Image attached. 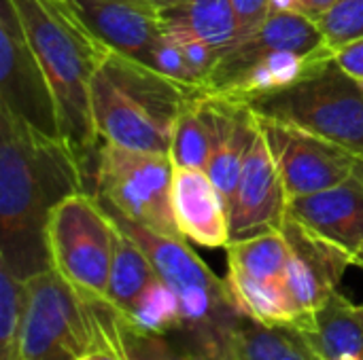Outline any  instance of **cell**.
<instances>
[{
  "label": "cell",
  "instance_id": "6da1fadb",
  "mask_svg": "<svg viewBox=\"0 0 363 360\" xmlns=\"http://www.w3.org/2000/svg\"><path fill=\"white\" fill-rule=\"evenodd\" d=\"M81 191L87 180L72 149L0 106V265L21 280L51 269L49 216Z\"/></svg>",
  "mask_w": 363,
  "mask_h": 360
},
{
  "label": "cell",
  "instance_id": "7a4b0ae2",
  "mask_svg": "<svg viewBox=\"0 0 363 360\" xmlns=\"http://www.w3.org/2000/svg\"><path fill=\"white\" fill-rule=\"evenodd\" d=\"M53 87L62 134L83 170L100 138L91 115V81L108 49L81 23L66 0H11Z\"/></svg>",
  "mask_w": 363,
  "mask_h": 360
},
{
  "label": "cell",
  "instance_id": "3957f363",
  "mask_svg": "<svg viewBox=\"0 0 363 360\" xmlns=\"http://www.w3.org/2000/svg\"><path fill=\"white\" fill-rule=\"evenodd\" d=\"M202 89L181 85L136 57L108 51L91 81V115L102 142L170 153L172 127L183 104Z\"/></svg>",
  "mask_w": 363,
  "mask_h": 360
},
{
  "label": "cell",
  "instance_id": "277c9868",
  "mask_svg": "<svg viewBox=\"0 0 363 360\" xmlns=\"http://www.w3.org/2000/svg\"><path fill=\"white\" fill-rule=\"evenodd\" d=\"M332 55L315 19L272 11L251 34L225 49L202 85V93L247 102L283 89Z\"/></svg>",
  "mask_w": 363,
  "mask_h": 360
},
{
  "label": "cell",
  "instance_id": "5b68a950",
  "mask_svg": "<svg viewBox=\"0 0 363 360\" xmlns=\"http://www.w3.org/2000/svg\"><path fill=\"white\" fill-rule=\"evenodd\" d=\"M104 210L119 229L140 244L157 278L177 293L183 318V327L177 333L181 346L196 356L211 360L213 348L225 327L240 316L232 306L225 280L215 276V272L187 246V240L155 233L108 206H104Z\"/></svg>",
  "mask_w": 363,
  "mask_h": 360
},
{
  "label": "cell",
  "instance_id": "8992f818",
  "mask_svg": "<svg viewBox=\"0 0 363 360\" xmlns=\"http://www.w3.org/2000/svg\"><path fill=\"white\" fill-rule=\"evenodd\" d=\"M115 339V310L89 301L55 269L26 280L17 360H81Z\"/></svg>",
  "mask_w": 363,
  "mask_h": 360
},
{
  "label": "cell",
  "instance_id": "52a82bcc",
  "mask_svg": "<svg viewBox=\"0 0 363 360\" xmlns=\"http://www.w3.org/2000/svg\"><path fill=\"white\" fill-rule=\"evenodd\" d=\"M247 104L259 119L300 127L363 157V83L345 72L334 55L296 83Z\"/></svg>",
  "mask_w": 363,
  "mask_h": 360
},
{
  "label": "cell",
  "instance_id": "ba28073f",
  "mask_svg": "<svg viewBox=\"0 0 363 360\" xmlns=\"http://www.w3.org/2000/svg\"><path fill=\"white\" fill-rule=\"evenodd\" d=\"M170 155L98 144L87 170V191L125 219L168 238H183L172 212ZM185 240V238H183Z\"/></svg>",
  "mask_w": 363,
  "mask_h": 360
},
{
  "label": "cell",
  "instance_id": "9c48e42d",
  "mask_svg": "<svg viewBox=\"0 0 363 360\" xmlns=\"http://www.w3.org/2000/svg\"><path fill=\"white\" fill-rule=\"evenodd\" d=\"M117 225L100 199L81 191L60 202L47 223L51 269L89 301H104Z\"/></svg>",
  "mask_w": 363,
  "mask_h": 360
},
{
  "label": "cell",
  "instance_id": "30bf717a",
  "mask_svg": "<svg viewBox=\"0 0 363 360\" xmlns=\"http://www.w3.org/2000/svg\"><path fill=\"white\" fill-rule=\"evenodd\" d=\"M0 106L34 129L64 140L53 87L11 0L0 4Z\"/></svg>",
  "mask_w": 363,
  "mask_h": 360
},
{
  "label": "cell",
  "instance_id": "8fae6325",
  "mask_svg": "<svg viewBox=\"0 0 363 360\" xmlns=\"http://www.w3.org/2000/svg\"><path fill=\"white\" fill-rule=\"evenodd\" d=\"M259 127L279 166L289 199L330 189L357 174L363 157L332 140L268 119H259Z\"/></svg>",
  "mask_w": 363,
  "mask_h": 360
},
{
  "label": "cell",
  "instance_id": "7c38bea8",
  "mask_svg": "<svg viewBox=\"0 0 363 360\" xmlns=\"http://www.w3.org/2000/svg\"><path fill=\"white\" fill-rule=\"evenodd\" d=\"M287 202L285 182L259 127L230 202V242L281 231Z\"/></svg>",
  "mask_w": 363,
  "mask_h": 360
},
{
  "label": "cell",
  "instance_id": "4fadbf2b",
  "mask_svg": "<svg viewBox=\"0 0 363 360\" xmlns=\"http://www.w3.org/2000/svg\"><path fill=\"white\" fill-rule=\"evenodd\" d=\"M281 231L289 246L285 286L300 318L304 320L317 312L336 291H340L342 276L353 265V257L313 236L291 216H285Z\"/></svg>",
  "mask_w": 363,
  "mask_h": 360
},
{
  "label": "cell",
  "instance_id": "5bb4252c",
  "mask_svg": "<svg viewBox=\"0 0 363 360\" xmlns=\"http://www.w3.org/2000/svg\"><path fill=\"white\" fill-rule=\"evenodd\" d=\"M287 216L313 236L355 257L363 246L362 174L357 172L340 185L289 199Z\"/></svg>",
  "mask_w": 363,
  "mask_h": 360
},
{
  "label": "cell",
  "instance_id": "9a60e30c",
  "mask_svg": "<svg viewBox=\"0 0 363 360\" xmlns=\"http://www.w3.org/2000/svg\"><path fill=\"white\" fill-rule=\"evenodd\" d=\"M202 108L211 136V157L206 172L230 208L245 159L259 132V119L247 102L232 98L202 93Z\"/></svg>",
  "mask_w": 363,
  "mask_h": 360
},
{
  "label": "cell",
  "instance_id": "2e32d148",
  "mask_svg": "<svg viewBox=\"0 0 363 360\" xmlns=\"http://www.w3.org/2000/svg\"><path fill=\"white\" fill-rule=\"evenodd\" d=\"M81 23L108 49L140 59L164 30L149 0H66Z\"/></svg>",
  "mask_w": 363,
  "mask_h": 360
},
{
  "label": "cell",
  "instance_id": "e0dca14e",
  "mask_svg": "<svg viewBox=\"0 0 363 360\" xmlns=\"http://www.w3.org/2000/svg\"><path fill=\"white\" fill-rule=\"evenodd\" d=\"M172 212L185 240L204 248L230 244V208L206 170L174 166Z\"/></svg>",
  "mask_w": 363,
  "mask_h": 360
},
{
  "label": "cell",
  "instance_id": "ac0fdd59",
  "mask_svg": "<svg viewBox=\"0 0 363 360\" xmlns=\"http://www.w3.org/2000/svg\"><path fill=\"white\" fill-rule=\"evenodd\" d=\"M319 360H363V320L342 291L294 327Z\"/></svg>",
  "mask_w": 363,
  "mask_h": 360
},
{
  "label": "cell",
  "instance_id": "d6986e66",
  "mask_svg": "<svg viewBox=\"0 0 363 360\" xmlns=\"http://www.w3.org/2000/svg\"><path fill=\"white\" fill-rule=\"evenodd\" d=\"M211 360H319L294 327H268L236 316L213 348Z\"/></svg>",
  "mask_w": 363,
  "mask_h": 360
},
{
  "label": "cell",
  "instance_id": "ffe728a7",
  "mask_svg": "<svg viewBox=\"0 0 363 360\" xmlns=\"http://www.w3.org/2000/svg\"><path fill=\"white\" fill-rule=\"evenodd\" d=\"M164 28L194 36L217 51L230 49L240 38V28L230 0H185L162 11Z\"/></svg>",
  "mask_w": 363,
  "mask_h": 360
},
{
  "label": "cell",
  "instance_id": "44dd1931",
  "mask_svg": "<svg viewBox=\"0 0 363 360\" xmlns=\"http://www.w3.org/2000/svg\"><path fill=\"white\" fill-rule=\"evenodd\" d=\"M155 278L157 274L147 252L140 248L136 240H132L123 229L117 227V240L104 301L117 314H123Z\"/></svg>",
  "mask_w": 363,
  "mask_h": 360
},
{
  "label": "cell",
  "instance_id": "7402d4cb",
  "mask_svg": "<svg viewBox=\"0 0 363 360\" xmlns=\"http://www.w3.org/2000/svg\"><path fill=\"white\" fill-rule=\"evenodd\" d=\"M225 250L228 274L257 282H285L289 246L283 231H268L249 240L230 242Z\"/></svg>",
  "mask_w": 363,
  "mask_h": 360
},
{
  "label": "cell",
  "instance_id": "603a6c76",
  "mask_svg": "<svg viewBox=\"0 0 363 360\" xmlns=\"http://www.w3.org/2000/svg\"><path fill=\"white\" fill-rule=\"evenodd\" d=\"M117 316L128 327L140 333H151V335L168 337L170 333H179L183 327L179 297L162 278H155L136 297V301L123 314H117Z\"/></svg>",
  "mask_w": 363,
  "mask_h": 360
},
{
  "label": "cell",
  "instance_id": "cb8c5ba5",
  "mask_svg": "<svg viewBox=\"0 0 363 360\" xmlns=\"http://www.w3.org/2000/svg\"><path fill=\"white\" fill-rule=\"evenodd\" d=\"M168 155L174 166L206 170L211 157V136L202 108V91L194 93L183 104L172 127Z\"/></svg>",
  "mask_w": 363,
  "mask_h": 360
},
{
  "label": "cell",
  "instance_id": "d4e9b609",
  "mask_svg": "<svg viewBox=\"0 0 363 360\" xmlns=\"http://www.w3.org/2000/svg\"><path fill=\"white\" fill-rule=\"evenodd\" d=\"M26 310V280L0 265V360H17Z\"/></svg>",
  "mask_w": 363,
  "mask_h": 360
},
{
  "label": "cell",
  "instance_id": "484cf974",
  "mask_svg": "<svg viewBox=\"0 0 363 360\" xmlns=\"http://www.w3.org/2000/svg\"><path fill=\"white\" fill-rule=\"evenodd\" d=\"M115 344L125 360H206L172 344L166 335L140 333L128 327L115 312Z\"/></svg>",
  "mask_w": 363,
  "mask_h": 360
},
{
  "label": "cell",
  "instance_id": "4316f807",
  "mask_svg": "<svg viewBox=\"0 0 363 360\" xmlns=\"http://www.w3.org/2000/svg\"><path fill=\"white\" fill-rule=\"evenodd\" d=\"M138 62L147 64L155 72H160L181 85H187L191 89H202V83H200L198 74L194 72L191 64L187 62L179 40L166 30H162L157 40L149 47V51Z\"/></svg>",
  "mask_w": 363,
  "mask_h": 360
},
{
  "label": "cell",
  "instance_id": "83f0119b",
  "mask_svg": "<svg viewBox=\"0 0 363 360\" xmlns=\"http://www.w3.org/2000/svg\"><path fill=\"white\" fill-rule=\"evenodd\" d=\"M315 21L334 53L336 49L363 38V0H336Z\"/></svg>",
  "mask_w": 363,
  "mask_h": 360
},
{
  "label": "cell",
  "instance_id": "f1b7e54d",
  "mask_svg": "<svg viewBox=\"0 0 363 360\" xmlns=\"http://www.w3.org/2000/svg\"><path fill=\"white\" fill-rule=\"evenodd\" d=\"M238 19L240 38L255 32L274 11V0H230Z\"/></svg>",
  "mask_w": 363,
  "mask_h": 360
},
{
  "label": "cell",
  "instance_id": "f546056e",
  "mask_svg": "<svg viewBox=\"0 0 363 360\" xmlns=\"http://www.w3.org/2000/svg\"><path fill=\"white\" fill-rule=\"evenodd\" d=\"M332 55L345 72H349L353 79L363 83V38H357L340 49H336Z\"/></svg>",
  "mask_w": 363,
  "mask_h": 360
},
{
  "label": "cell",
  "instance_id": "4dcf8cb0",
  "mask_svg": "<svg viewBox=\"0 0 363 360\" xmlns=\"http://www.w3.org/2000/svg\"><path fill=\"white\" fill-rule=\"evenodd\" d=\"M336 0H274V11H294V13L306 15L311 19H317Z\"/></svg>",
  "mask_w": 363,
  "mask_h": 360
},
{
  "label": "cell",
  "instance_id": "1f68e13d",
  "mask_svg": "<svg viewBox=\"0 0 363 360\" xmlns=\"http://www.w3.org/2000/svg\"><path fill=\"white\" fill-rule=\"evenodd\" d=\"M81 360H125V356L121 354V350L117 348L115 339L111 344H104L96 350H91L89 354H85Z\"/></svg>",
  "mask_w": 363,
  "mask_h": 360
},
{
  "label": "cell",
  "instance_id": "d6a6232c",
  "mask_svg": "<svg viewBox=\"0 0 363 360\" xmlns=\"http://www.w3.org/2000/svg\"><path fill=\"white\" fill-rule=\"evenodd\" d=\"M149 2H153L160 11H166V8H174V6L183 4L185 0H149Z\"/></svg>",
  "mask_w": 363,
  "mask_h": 360
},
{
  "label": "cell",
  "instance_id": "836d02e7",
  "mask_svg": "<svg viewBox=\"0 0 363 360\" xmlns=\"http://www.w3.org/2000/svg\"><path fill=\"white\" fill-rule=\"evenodd\" d=\"M353 265H357V267H362V269H363V246L359 248V252H357V255L353 257Z\"/></svg>",
  "mask_w": 363,
  "mask_h": 360
},
{
  "label": "cell",
  "instance_id": "e575fe53",
  "mask_svg": "<svg viewBox=\"0 0 363 360\" xmlns=\"http://www.w3.org/2000/svg\"><path fill=\"white\" fill-rule=\"evenodd\" d=\"M357 172L362 174V178H363V159H362V163H359V168H357Z\"/></svg>",
  "mask_w": 363,
  "mask_h": 360
},
{
  "label": "cell",
  "instance_id": "d590c367",
  "mask_svg": "<svg viewBox=\"0 0 363 360\" xmlns=\"http://www.w3.org/2000/svg\"><path fill=\"white\" fill-rule=\"evenodd\" d=\"M359 314H362V320H363V303L359 306Z\"/></svg>",
  "mask_w": 363,
  "mask_h": 360
}]
</instances>
